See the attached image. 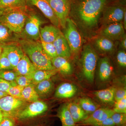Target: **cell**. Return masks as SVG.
Instances as JSON below:
<instances>
[{"mask_svg":"<svg viewBox=\"0 0 126 126\" xmlns=\"http://www.w3.org/2000/svg\"><path fill=\"white\" fill-rule=\"evenodd\" d=\"M52 65L61 74L65 75H71L73 73L72 65L67 59L57 56L51 59Z\"/></svg>","mask_w":126,"mask_h":126,"instance_id":"22","label":"cell"},{"mask_svg":"<svg viewBox=\"0 0 126 126\" xmlns=\"http://www.w3.org/2000/svg\"><path fill=\"white\" fill-rule=\"evenodd\" d=\"M58 72L56 69L52 70L36 69L29 76L31 79L32 84L35 86L41 81L50 79Z\"/></svg>","mask_w":126,"mask_h":126,"instance_id":"23","label":"cell"},{"mask_svg":"<svg viewBox=\"0 0 126 126\" xmlns=\"http://www.w3.org/2000/svg\"><path fill=\"white\" fill-rule=\"evenodd\" d=\"M27 6L23 8L8 9L0 17V23L15 33H21L29 16Z\"/></svg>","mask_w":126,"mask_h":126,"instance_id":"3","label":"cell"},{"mask_svg":"<svg viewBox=\"0 0 126 126\" xmlns=\"http://www.w3.org/2000/svg\"><path fill=\"white\" fill-rule=\"evenodd\" d=\"M1 97H0V98Z\"/></svg>","mask_w":126,"mask_h":126,"instance_id":"50","label":"cell"},{"mask_svg":"<svg viewBox=\"0 0 126 126\" xmlns=\"http://www.w3.org/2000/svg\"><path fill=\"white\" fill-rule=\"evenodd\" d=\"M92 126H115L114 122L111 117L94 124Z\"/></svg>","mask_w":126,"mask_h":126,"instance_id":"42","label":"cell"},{"mask_svg":"<svg viewBox=\"0 0 126 126\" xmlns=\"http://www.w3.org/2000/svg\"><path fill=\"white\" fill-rule=\"evenodd\" d=\"M114 104V112L126 113V97L116 101Z\"/></svg>","mask_w":126,"mask_h":126,"instance_id":"36","label":"cell"},{"mask_svg":"<svg viewBox=\"0 0 126 126\" xmlns=\"http://www.w3.org/2000/svg\"><path fill=\"white\" fill-rule=\"evenodd\" d=\"M8 95L6 93H3L2 92H0V97H1L5 96H7Z\"/></svg>","mask_w":126,"mask_h":126,"instance_id":"46","label":"cell"},{"mask_svg":"<svg viewBox=\"0 0 126 126\" xmlns=\"http://www.w3.org/2000/svg\"><path fill=\"white\" fill-rule=\"evenodd\" d=\"M18 76L15 70L5 69L0 70V78L3 79L8 82L15 81L16 77Z\"/></svg>","mask_w":126,"mask_h":126,"instance_id":"32","label":"cell"},{"mask_svg":"<svg viewBox=\"0 0 126 126\" xmlns=\"http://www.w3.org/2000/svg\"><path fill=\"white\" fill-rule=\"evenodd\" d=\"M115 88L110 87L106 89L96 91L94 92L95 96L104 103L114 104L115 102Z\"/></svg>","mask_w":126,"mask_h":126,"instance_id":"26","label":"cell"},{"mask_svg":"<svg viewBox=\"0 0 126 126\" xmlns=\"http://www.w3.org/2000/svg\"><path fill=\"white\" fill-rule=\"evenodd\" d=\"M3 117V114H2V113L0 111V122H1V121L2 120V118Z\"/></svg>","mask_w":126,"mask_h":126,"instance_id":"47","label":"cell"},{"mask_svg":"<svg viewBox=\"0 0 126 126\" xmlns=\"http://www.w3.org/2000/svg\"><path fill=\"white\" fill-rule=\"evenodd\" d=\"M42 21L38 16L34 14L29 15L22 32L20 38L34 41L40 40V26Z\"/></svg>","mask_w":126,"mask_h":126,"instance_id":"7","label":"cell"},{"mask_svg":"<svg viewBox=\"0 0 126 126\" xmlns=\"http://www.w3.org/2000/svg\"><path fill=\"white\" fill-rule=\"evenodd\" d=\"M64 36L70 47L72 55H76L82 50L84 39L82 34L75 23L69 17L67 19Z\"/></svg>","mask_w":126,"mask_h":126,"instance_id":"5","label":"cell"},{"mask_svg":"<svg viewBox=\"0 0 126 126\" xmlns=\"http://www.w3.org/2000/svg\"><path fill=\"white\" fill-rule=\"evenodd\" d=\"M108 0H75L71 1L69 18L86 36L93 34Z\"/></svg>","mask_w":126,"mask_h":126,"instance_id":"1","label":"cell"},{"mask_svg":"<svg viewBox=\"0 0 126 126\" xmlns=\"http://www.w3.org/2000/svg\"><path fill=\"white\" fill-rule=\"evenodd\" d=\"M2 51V47H0V58L1 55V53Z\"/></svg>","mask_w":126,"mask_h":126,"instance_id":"48","label":"cell"},{"mask_svg":"<svg viewBox=\"0 0 126 126\" xmlns=\"http://www.w3.org/2000/svg\"><path fill=\"white\" fill-rule=\"evenodd\" d=\"M116 58L118 64L122 67H126V53L125 50L122 49L118 51Z\"/></svg>","mask_w":126,"mask_h":126,"instance_id":"38","label":"cell"},{"mask_svg":"<svg viewBox=\"0 0 126 126\" xmlns=\"http://www.w3.org/2000/svg\"><path fill=\"white\" fill-rule=\"evenodd\" d=\"M81 52L82 71L86 80L92 83L94 82L98 56L94 47L90 44L83 46Z\"/></svg>","mask_w":126,"mask_h":126,"instance_id":"4","label":"cell"},{"mask_svg":"<svg viewBox=\"0 0 126 126\" xmlns=\"http://www.w3.org/2000/svg\"><path fill=\"white\" fill-rule=\"evenodd\" d=\"M122 22L111 23L103 26L99 34L115 41L120 40L126 34Z\"/></svg>","mask_w":126,"mask_h":126,"instance_id":"11","label":"cell"},{"mask_svg":"<svg viewBox=\"0 0 126 126\" xmlns=\"http://www.w3.org/2000/svg\"><path fill=\"white\" fill-rule=\"evenodd\" d=\"M24 87L19 86L17 84L12 86L9 88L6 93L8 95L16 98H20L21 92Z\"/></svg>","mask_w":126,"mask_h":126,"instance_id":"35","label":"cell"},{"mask_svg":"<svg viewBox=\"0 0 126 126\" xmlns=\"http://www.w3.org/2000/svg\"><path fill=\"white\" fill-rule=\"evenodd\" d=\"M18 42L24 53L29 57L36 69L46 70L55 69L52 65L51 59L43 50L40 40L20 38Z\"/></svg>","mask_w":126,"mask_h":126,"instance_id":"2","label":"cell"},{"mask_svg":"<svg viewBox=\"0 0 126 126\" xmlns=\"http://www.w3.org/2000/svg\"><path fill=\"white\" fill-rule=\"evenodd\" d=\"M16 84L15 81L8 82L1 78H0V92L7 93L9 88L12 86Z\"/></svg>","mask_w":126,"mask_h":126,"instance_id":"39","label":"cell"},{"mask_svg":"<svg viewBox=\"0 0 126 126\" xmlns=\"http://www.w3.org/2000/svg\"><path fill=\"white\" fill-rule=\"evenodd\" d=\"M113 70L112 65L109 58L104 57L100 59L98 63V75L101 81H108L111 76Z\"/></svg>","mask_w":126,"mask_h":126,"instance_id":"17","label":"cell"},{"mask_svg":"<svg viewBox=\"0 0 126 126\" xmlns=\"http://www.w3.org/2000/svg\"><path fill=\"white\" fill-rule=\"evenodd\" d=\"M34 87L39 98H44L48 96L52 93L54 89V84L50 79L41 81Z\"/></svg>","mask_w":126,"mask_h":126,"instance_id":"24","label":"cell"},{"mask_svg":"<svg viewBox=\"0 0 126 126\" xmlns=\"http://www.w3.org/2000/svg\"><path fill=\"white\" fill-rule=\"evenodd\" d=\"M57 116L60 119L62 126H77L69 112L68 103L64 104L59 109Z\"/></svg>","mask_w":126,"mask_h":126,"instance_id":"27","label":"cell"},{"mask_svg":"<svg viewBox=\"0 0 126 126\" xmlns=\"http://www.w3.org/2000/svg\"><path fill=\"white\" fill-rule=\"evenodd\" d=\"M40 38L46 43H53L61 32L53 25L45 26L40 29Z\"/></svg>","mask_w":126,"mask_h":126,"instance_id":"20","label":"cell"},{"mask_svg":"<svg viewBox=\"0 0 126 126\" xmlns=\"http://www.w3.org/2000/svg\"><path fill=\"white\" fill-rule=\"evenodd\" d=\"M15 81L17 85L24 88L32 84L31 79L29 75H18Z\"/></svg>","mask_w":126,"mask_h":126,"instance_id":"37","label":"cell"},{"mask_svg":"<svg viewBox=\"0 0 126 126\" xmlns=\"http://www.w3.org/2000/svg\"><path fill=\"white\" fill-rule=\"evenodd\" d=\"M123 21V24L124 26V29L126 30V11H125V13H124Z\"/></svg>","mask_w":126,"mask_h":126,"instance_id":"44","label":"cell"},{"mask_svg":"<svg viewBox=\"0 0 126 126\" xmlns=\"http://www.w3.org/2000/svg\"><path fill=\"white\" fill-rule=\"evenodd\" d=\"M125 11L126 8L122 6H106L102 13L99 23L103 26L111 23L122 22Z\"/></svg>","mask_w":126,"mask_h":126,"instance_id":"8","label":"cell"},{"mask_svg":"<svg viewBox=\"0 0 126 126\" xmlns=\"http://www.w3.org/2000/svg\"><path fill=\"white\" fill-rule=\"evenodd\" d=\"M27 0H0V7L16 9L27 6Z\"/></svg>","mask_w":126,"mask_h":126,"instance_id":"30","label":"cell"},{"mask_svg":"<svg viewBox=\"0 0 126 126\" xmlns=\"http://www.w3.org/2000/svg\"><path fill=\"white\" fill-rule=\"evenodd\" d=\"M111 117L115 126H121L126 124V113L114 112Z\"/></svg>","mask_w":126,"mask_h":126,"instance_id":"34","label":"cell"},{"mask_svg":"<svg viewBox=\"0 0 126 126\" xmlns=\"http://www.w3.org/2000/svg\"><path fill=\"white\" fill-rule=\"evenodd\" d=\"M29 103L20 98L7 95L0 98V111L3 117L16 118L20 112Z\"/></svg>","mask_w":126,"mask_h":126,"instance_id":"6","label":"cell"},{"mask_svg":"<svg viewBox=\"0 0 126 126\" xmlns=\"http://www.w3.org/2000/svg\"><path fill=\"white\" fill-rule=\"evenodd\" d=\"M68 106L70 114L76 124L83 121L88 117V115L78 103L72 102L68 103Z\"/></svg>","mask_w":126,"mask_h":126,"instance_id":"25","label":"cell"},{"mask_svg":"<svg viewBox=\"0 0 126 126\" xmlns=\"http://www.w3.org/2000/svg\"><path fill=\"white\" fill-rule=\"evenodd\" d=\"M121 41L120 46L122 49L126 50V34L122 38Z\"/></svg>","mask_w":126,"mask_h":126,"instance_id":"43","label":"cell"},{"mask_svg":"<svg viewBox=\"0 0 126 126\" xmlns=\"http://www.w3.org/2000/svg\"><path fill=\"white\" fill-rule=\"evenodd\" d=\"M114 112L113 109L103 108H98L90 115L83 121L78 123L79 126H92L94 124L99 122L111 117Z\"/></svg>","mask_w":126,"mask_h":126,"instance_id":"13","label":"cell"},{"mask_svg":"<svg viewBox=\"0 0 126 126\" xmlns=\"http://www.w3.org/2000/svg\"><path fill=\"white\" fill-rule=\"evenodd\" d=\"M58 56L68 59L72 56L70 48L67 41L61 32L53 43Z\"/></svg>","mask_w":126,"mask_h":126,"instance_id":"16","label":"cell"},{"mask_svg":"<svg viewBox=\"0 0 126 126\" xmlns=\"http://www.w3.org/2000/svg\"><path fill=\"white\" fill-rule=\"evenodd\" d=\"M48 1L60 26L64 29L67 19L69 17L71 1L70 0H48Z\"/></svg>","mask_w":126,"mask_h":126,"instance_id":"9","label":"cell"},{"mask_svg":"<svg viewBox=\"0 0 126 126\" xmlns=\"http://www.w3.org/2000/svg\"><path fill=\"white\" fill-rule=\"evenodd\" d=\"M48 108L45 102L38 101L31 103L20 112L16 118L23 120L35 117L45 112Z\"/></svg>","mask_w":126,"mask_h":126,"instance_id":"10","label":"cell"},{"mask_svg":"<svg viewBox=\"0 0 126 126\" xmlns=\"http://www.w3.org/2000/svg\"><path fill=\"white\" fill-rule=\"evenodd\" d=\"M36 69L29 57L25 54L14 69L18 75H29Z\"/></svg>","mask_w":126,"mask_h":126,"instance_id":"21","label":"cell"},{"mask_svg":"<svg viewBox=\"0 0 126 126\" xmlns=\"http://www.w3.org/2000/svg\"><path fill=\"white\" fill-rule=\"evenodd\" d=\"M126 97V87L115 88V101Z\"/></svg>","mask_w":126,"mask_h":126,"instance_id":"40","label":"cell"},{"mask_svg":"<svg viewBox=\"0 0 126 126\" xmlns=\"http://www.w3.org/2000/svg\"><path fill=\"white\" fill-rule=\"evenodd\" d=\"M27 4L37 7L53 25L59 28L60 26L58 19L55 15L48 0H27Z\"/></svg>","mask_w":126,"mask_h":126,"instance_id":"12","label":"cell"},{"mask_svg":"<svg viewBox=\"0 0 126 126\" xmlns=\"http://www.w3.org/2000/svg\"><path fill=\"white\" fill-rule=\"evenodd\" d=\"M78 103L88 116L98 108L97 104L89 98L83 97L80 98L79 99Z\"/></svg>","mask_w":126,"mask_h":126,"instance_id":"29","label":"cell"},{"mask_svg":"<svg viewBox=\"0 0 126 126\" xmlns=\"http://www.w3.org/2000/svg\"><path fill=\"white\" fill-rule=\"evenodd\" d=\"M15 120L11 118L3 117L0 122V126H15Z\"/></svg>","mask_w":126,"mask_h":126,"instance_id":"41","label":"cell"},{"mask_svg":"<svg viewBox=\"0 0 126 126\" xmlns=\"http://www.w3.org/2000/svg\"><path fill=\"white\" fill-rule=\"evenodd\" d=\"M2 48L15 69L25 54L19 44L18 42L12 43L3 46Z\"/></svg>","mask_w":126,"mask_h":126,"instance_id":"14","label":"cell"},{"mask_svg":"<svg viewBox=\"0 0 126 126\" xmlns=\"http://www.w3.org/2000/svg\"><path fill=\"white\" fill-rule=\"evenodd\" d=\"M43 49L46 53L51 59L58 56L55 47L53 43H46L40 39Z\"/></svg>","mask_w":126,"mask_h":126,"instance_id":"31","label":"cell"},{"mask_svg":"<svg viewBox=\"0 0 126 126\" xmlns=\"http://www.w3.org/2000/svg\"><path fill=\"white\" fill-rule=\"evenodd\" d=\"M126 126V124H124V125H122V126Z\"/></svg>","mask_w":126,"mask_h":126,"instance_id":"49","label":"cell"},{"mask_svg":"<svg viewBox=\"0 0 126 126\" xmlns=\"http://www.w3.org/2000/svg\"><path fill=\"white\" fill-rule=\"evenodd\" d=\"M5 69L14 70V68L5 53L2 50L0 58V70Z\"/></svg>","mask_w":126,"mask_h":126,"instance_id":"33","label":"cell"},{"mask_svg":"<svg viewBox=\"0 0 126 126\" xmlns=\"http://www.w3.org/2000/svg\"><path fill=\"white\" fill-rule=\"evenodd\" d=\"M78 89L75 85L69 83H63L58 86L55 92V97L66 99L72 97L77 94Z\"/></svg>","mask_w":126,"mask_h":126,"instance_id":"18","label":"cell"},{"mask_svg":"<svg viewBox=\"0 0 126 126\" xmlns=\"http://www.w3.org/2000/svg\"><path fill=\"white\" fill-rule=\"evenodd\" d=\"M20 38L19 35L12 32L0 23V47L2 48L10 43L18 42Z\"/></svg>","mask_w":126,"mask_h":126,"instance_id":"19","label":"cell"},{"mask_svg":"<svg viewBox=\"0 0 126 126\" xmlns=\"http://www.w3.org/2000/svg\"><path fill=\"white\" fill-rule=\"evenodd\" d=\"M8 9L0 7V17Z\"/></svg>","mask_w":126,"mask_h":126,"instance_id":"45","label":"cell"},{"mask_svg":"<svg viewBox=\"0 0 126 126\" xmlns=\"http://www.w3.org/2000/svg\"><path fill=\"white\" fill-rule=\"evenodd\" d=\"M33 84L24 88L21 92V99L28 103H32L39 101L38 95L35 90Z\"/></svg>","mask_w":126,"mask_h":126,"instance_id":"28","label":"cell"},{"mask_svg":"<svg viewBox=\"0 0 126 126\" xmlns=\"http://www.w3.org/2000/svg\"><path fill=\"white\" fill-rule=\"evenodd\" d=\"M93 43L94 49L102 54L111 53L116 49L114 41L104 36H97L94 40Z\"/></svg>","mask_w":126,"mask_h":126,"instance_id":"15","label":"cell"}]
</instances>
